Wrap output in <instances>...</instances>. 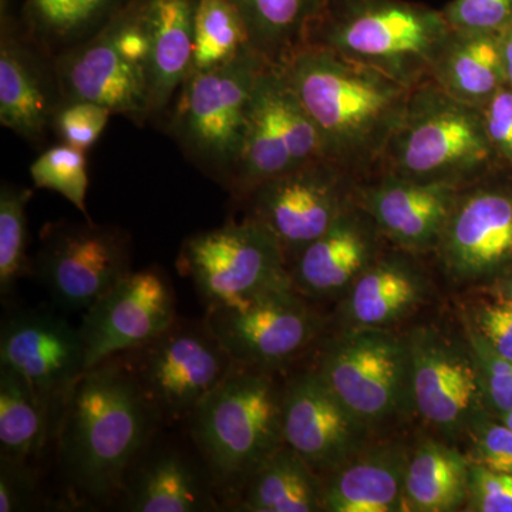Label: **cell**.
I'll use <instances>...</instances> for the list:
<instances>
[{"label": "cell", "mask_w": 512, "mask_h": 512, "mask_svg": "<svg viewBox=\"0 0 512 512\" xmlns=\"http://www.w3.org/2000/svg\"><path fill=\"white\" fill-rule=\"evenodd\" d=\"M359 181L339 164L319 158L266 181L242 202L247 217L278 239L289 266L355 202Z\"/></svg>", "instance_id": "13"}, {"label": "cell", "mask_w": 512, "mask_h": 512, "mask_svg": "<svg viewBox=\"0 0 512 512\" xmlns=\"http://www.w3.org/2000/svg\"><path fill=\"white\" fill-rule=\"evenodd\" d=\"M412 359L413 404L427 423L448 437L471 433L485 402L473 349L433 329L407 338Z\"/></svg>", "instance_id": "18"}, {"label": "cell", "mask_w": 512, "mask_h": 512, "mask_svg": "<svg viewBox=\"0 0 512 512\" xmlns=\"http://www.w3.org/2000/svg\"><path fill=\"white\" fill-rule=\"evenodd\" d=\"M271 66L252 52L191 72L175 100L168 131L185 157L227 190L237 167L259 76Z\"/></svg>", "instance_id": "6"}, {"label": "cell", "mask_w": 512, "mask_h": 512, "mask_svg": "<svg viewBox=\"0 0 512 512\" xmlns=\"http://www.w3.org/2000/svg\"><path fill=\"white\" fill-rule=\"evenodd\" d=\"M507 288H508V293H510V301H512V275H511L510 281H508Z\"/></svg>", "instance_id": "46"}, {"label": "cell", "mask_w": 512, "mask_h": 512, "mask_svg": "<svg viewBox=\"0 0 512 512\" xmlns=\"http://www.w3.org/2000/svg\"><path fill=\"white\" fill-rule=\"evenodd\" d=\"M52 413L32 384L0 366V456L32 461L42 453Z\"/></svg>", "instance_id": "32"}, {"label": "cell", "mask_w": 512, "mask_h": 512, "mask_svg": "<svg viewBox=\"0 0 512 512\" xmlns=\"http://www.w3.org/2000/svg\"><path fill=\"white\" fill-rule=\"evenodd\" d=\"M470 346L480 370L485 400L503 416L512 409V360L498 355L477 330L471 332Z\"/></svg>", "instance_id": "37"}, {"label": "cell", "mask_w": 512, "mask_h": 512, "mask_svg": "<svg viewBox=\"0 0 512 512\" xmlns=\"http://www.w3.org/2000/svg\"><path fill=\"white\" fill-rule=\"evenodd\" d=\"M476 330L498 355L512 360V301L481 309Z\"/></svg>", "instance_id": "43"}, {"label": "cell", "mask_w": 512, "mask_h": 512, "mask_svg": "<svg viewBox=\"0 0 512 512\" xmlns=\"http://www.w3.org/2000/svg\"><path fill=\"white\" fill-rule=\"evenodd\" d=\"M346 316L356 328H384L420 302L424 282L412 262L397 255L377 256L350 286Z\"/></svg>", "instance_id": "27"}, {"label": "cell", "mask_w": 512, "mask_h": 512, "mask_svg": "<svg viewBox=\"0 0 512 512\" xmlns=\"http://www.w3.org/2000/svg\"><path fill=\"white\" fill-rule=\"evenodd\" d=\"M500 168L483 109L454 99L429 80L412 90L377 173L463 188Z\"/></svg>", "instance_id": "5"}, {"label": "cell", "mask_w": 512, "mask_h": 512, "mask_svg": "<svg viewBox=\"0 0 512 512\" xmlns=\"http://www.w3.org/2000/svg\"><path fill=\"white\" fill-rule=\"evenodd\" d=\"M128 232L116 225L59 221L47 224L33 275L62 312H86L130 274Z\"/></svg>", "instance_id": "12"}, {"label": "cell", "mask_w": 512, "mask_h": 512, "mask_svg": "<svg viewBox=\"0 0 512 512\" xmlns=\"http://www.w3.org/2000/svg\"><path fill=\"white\" fill-rule=\"evenodd\" d=\"M63 103L56 59L26 30L2 16L0 39V123L30 143L52 130Z\"/></svg>", "instance_id": "21"}, {"label": "cell", "mask_w": 512, "mask_h": 512, "mask_svg": "<svg viewBox=\"0 0 512 512\" xmlns=\"http://www.w3.org/2000/svg\"><path fill=\"white\" fill-rule=\"evenodd\" d=\"M326 158L311 114L299 100L285 70L268 66L259 76L237 167L227 190L244 201L259 185Z\"/></svg>", "instance_id": "10"}, {"label": "cell", "mask_w": 512, "mask_h": 512, "mask_svg": "<svg viewBox=\"0 0 512 512\" xmlns=\"http://www.w3.org/2000/svg\"><path fill=\"white\" fill-rule=\"evenodd\" d=\"M500 47L505 84L512 89V25L500 33Z\"/></svg>", "instance_id": "44"}, {"label": "cell", "mask_w": 512, "mask_h": 512, "mask_svg": "<svg viewBox=\"0 0 512 512\" xmlns=\"http://www.w3.org/2000/svg\"><path fill=\"white\" fill-rule=\"evenodd\" d=\"M441 12L454 30L501 33L512 25V0H451Z\"/></svg>", "instance_id": "38"}, {"label": "cell", "mask_w": 512, "mask_h": 512, "mask_svg": "<svg viewBox=\"0 0 512 512\" xmlns=\"http://www.w3.org/2000/svg\"><path fill=\"white\" fill-rule=\"evenodd\" d=\"M164 426L119 356L90 367L67 397L57 464L77 503L119 498L128 468Z\"/></svg>", "instance_id": "1"}, {"label": "cell", "mask_w": 512, "mask_h": 512, "mask_svg": "<svg viewBox=\"0 0 512 512\" xmlns=\"http://www.w3.org/2000/svg\"><path fill=\"white\" fill-rule=\"evenodd\" d=\"M382 238L357 201L289 265L293 288L311 298L339 295L379 256Z\"/></svg>", "instance_id": "23"}, {"label": "cell", "mask_w": 512, "mask_h": 512, "mask_svg": "<svg viewBox=\"0 0 512 512\" xmlns=\"http://www.w3.org/2000/svg\"><path fill=\"white\" fill-rule=\"evenodd\" d=\"M467 500L470 511L512 512V474L471 464Z\"/></svg>", "instance_id": "40"}, {"label": "cell", "mask_w": 512, "mask_h": 512, "mask_svg": "<svg viewBox=\"0 0 512 512\" xmlns=\"http://www.w3.org/2000/svg\"><path fill=\"white\" fill-rule=\"evenodd\" d=\"M470 466L446 444L426 441L413 454L404 481V511H456L466 503Z\"/></svg>", "instance_id": "30"}, {"label": "cell", "mask_w": 512, "mask_h": 512, "mask_svg": "<svg viewBox=\"0 0 512 512\" xmlns=\"http://www.w3.org/2000/svg\"><path fill=\"white\" fill-rule=\"evenodd\" d=\"M488 138L501 164L512 171V89L504 86L483 107Z\"/></svg>", "instance_id": "42"}, {"label": "cell", "mask_w": 512, "mask_h": 512, "mask_svg": "<svg viewBox=\"0 0 512 512\" xmlns=\"http://www.w3.org/2000/svg\"><path fill=\"white\" fill-rule=\"evenodd\" d=\"M150 40L153 119L161 117L192 70L194 0H141Z\"/></svg>", "instance_id": "25"}, {"label": "cell", "mask_w": 512, "mask_h": 512, "mask_svg": "<svg viewBox=\"0 0 512 512\" xmlns=\"http://www.w3.org/2000/svg\"><path fill=\"white\" fill-rule=\"evenodd\" d=\"M316 372L369 427L413 404L409 342L382 328H356L330 340Z\"/></svg>", "instance_id": "11"}, {"label": "cell", "mask_w": 512, "mask_h": 512, "mask_svg": "<svg viewBox=\"0 0 512 512\" xmlns=\"http://www.w3.org/2000/svg\"><path fill=\"white\" fill-rule=\"evenodd\" d=\"M163 424H185L235 366L205 320L178 318L163 335L119 356Z\"/></svg>", "instance_id": "8"}, {"label": "cell", "mask_w": 512, "mask_h": 512, "mask_svg": "<svg viewBox=\"0 0 512 512\" xmlns=\"http://www.w3.org/2000/svg\"><path fill=\"white\" fill-rule=\"evenodd\" d=\"M369 426L350 412L318 372L284 386L282 437L319 474H329L367 446Z\"/></svg>", "instance_id": "19"}, {"label": "cell", "mask_w": 512, "mask_h": 512, "mask_svg": "<svg viewBox=\"0 0 512 512\" xmlns=\"http://www.w3.org/2000/svg\"><path fill=\"white\" fill-rule=\"evenodd\" d=\"M430 80L454 99L483 109L505 84L500 33L454 30Z\"/></svg>", "instance_id": "26"}, {"label": "cell", "mask_w": 512, "mask_h": 512, "mask_svg": "<svg viewBox=\"0 0 512 512\" xmlns=\"http://www.w3.org/2000/svg\"><path fill=\"white\" fill-rule=\"evenodd\" d=\"M39 500V476L30 461L0 456V512L33 510Z\"/></svg>", "instance_id": "39"}, {"label": "cell", "mask_w": 512, "mask_h": 512, "mask_svg": "<svg viewBox=\"0 0 512 512\" xmlns=\"http://www.w3.org/2000/svg\"><path fill=\"white\" fill-rule=\"evenodd\" d=\"M56 72L63 101H92L137 126L153 119L141 0H131L92 39L57 56Z\"/></svg>", "instance_id": "7"}, {"label": "cell", "mask_w": 512, "mask_h": 512, "mask_svg": "<svg viewBox=\"0 0 512 512\" xmlns=\"http://www.w3.org/2000/svg\"><path fill=\"white\" fill-rule=\"evenodd\" d=\"M474 437L473 464L488 468L495 473L512 474V429L505 424L481 420L471 430Z\"/></svg>", "instance_id": "41"}, {"label": "cell", "mask_w": 512, "mask_h": 512, "mask_svg": "<svg viewBox=\"0 0 512 512\" xmlns=\"http://www.w3.org/2000/svg\"><path fill=\"white\" fill-rule=\"evenodd\" d=\"M410 454L399 444L365 447L323 481L322 511H404Z\"/></svg>", "instance_id": "24"}, {"label": "cell", "mask_w": 512, "mask_h": 512, "mask_svg": "<svg viewBox=\"0 0 512 512\" xmlns=\"http://www.w3.org/2000/svg\"><path fill=\"white\" fill-rule=\"evenodd\" d=\"M113 111L92 101H63L52 120V130L64 144L87 151L99 141Z\"/></svg>", "instance_id": "36"}, {"label": "cell", "mask_w": 512, "mask_h": 512, "mask_svg": "<svg viewBox=\"0 0 512 512\" xmlns=\"http://www.w3.org/2000/svg\"><path fill=\"white\" fill-rule=\"evenodd\" d=\"M458 190L376 173L359 181L356 201L390 244L407 254H423L439 244Z\"/></svg>", "instance_id": "22"}, {"label": "cell", "mask_w": 512, "mask_h": 512, "mask_svg": "<svg viewBox=\"0 0 512 512\" xmlns=\"http://www.w3.org/2000/svg\"><path fill=\"white\" fill-rule=\"evenodd\" d=\"M451 278L477 282L512 268V171L507 167L458 190L434 249Z\"/></svg>", "instance_id": "15"}, {"label": "cell", "mask_w": 512, "mask_h": 512, "mask_svg": "<svg viewBox=\"0 0 512 512\" xmlns=\"http://www.w3.org/2000/svg\"><path fill=\"white\" fill-rule=\"evenodd\" d=\"M177 268L194 285L205 311L292 284L278 239L249 217L185 239Z\"/></svg>", "instance_id": "9"}, {"label": "cell", "mask_w": 512, "mask_h": 512, "mask_svg": "<svg viewBox=\"0 0 512 512\" xmlns=\"http://www.w3.org/2000/svg\"><path fill=\"white\" fill-rule=\"evenodd\" d=\"M282 69L318 127L325 157L357 180L376 174L413 89L318 45Z\"/></svg>", "instance_id": "2"}, {"label": "cell", "mask_w": 512, "mask_h": 512, "mask_svg": "<svg viewBox=\"0 0 512 512\" xmlns=\"http://www.w3.org/2000/svg\"><path fill=\"white\" fill-rule=\"evenodd\" d=\"M272 373L235 363L185 423L225 507H232L252 474L284 446V386Z\"/></svg>", "instance_id": "3"}, {"label": "cell", "mask_w": 512, "mask_h": 512, "mask_svg": "<svg viewBox=\"0 0 512 512\" xmlns=\"http://www.w3.org/2000/svg\"><path fill=\"white\" fill-rule=\"evenodd\" d=\"M30 177L35 187L63 195L90 220L86 202L89 190L86 151L64 143L50 147L30 165Z\"/></svg>", "instance_id": "35"}, {"label": "cell", "mask_w": 512, "mask_h": 512, "mask_svg": "<svg viewBox=\"0 0 512 512\" xmlns=\"http://www.w3.org/2000/svg\"><path fill=\"white\" fill-rule=\"evenodd\" d=\"M252 50L247 25L231 0H197L191 72L217 69Z\"/></svg>", "instance_id": "33"}, {"label": "cell", "mask_w": 512, "mask_h": 512, "mask_svg": "<svg viewBox=\"0 0 512 512\" xmlns=\"http://www.w3.org/2000/svg\"><path fill=\"white\" fill-rule=\"evenodd\" d=\"M245 25L252 46L266 62L284 67L309 46L313 29L328 0H231Z\"/></svg>", "instance_id": "29"}, {"label": "cell", "mask_w": 512, "mask_h": 512, "mask_svg": "<svg viewBox=\"0 0 512 512\" xmlns=\"http://www.w3.org/2000/svg\"><path fill=\"white\" fill-rule=\"evenodd\" d=\"M205 323L237 365L275 372L309 348L322 322L293 285L205 311Z\"/></svg>", "instance_id": "14"}, {"label": "cell", "mask_w": 512, "mask_h": 512, "mask_svg": "<svg viewBox=\"0 0 512 512\" xmlns=\"http://www.w3.org/2000/svg\"><path fill=\"white\" fill-rule=\"evenodd\" d=\"M131 0H28L26 32L49 55L92 39Z\"/></svg>", "instance_id": "31"}, {"label": "cell", "mask_w": 512, "mask_h": 512, "mask_svg": "<svg viewBox=\"0 0 512 512\" xmlns=\"http://www.w3.org/2000/svg\"><path fill=\"white\" fill-rule=\"evenodd\" d=\"M177 319L168 275L157 266L131 271L83 313L87 369L147 345Z\"/></svg>", "instance_id": "17"}, {"label": "cell", "mask_w": 512, "mask_h": 512, "mask_svg": "<svg viewBox=\"0 0 512 512\" xmlns=\"http://www.w3.org/2000/svg\"><path fill=\"white\" fill-rule=\"evenodd\" d=\"M33 191L22 185L3 184L0 190V295L3 301L16 285L33 275L28 258V205Z\"/></svg>", "instance_id": "34"}, {"label": "cell", "mask_w": 512, "mask_h": 512, "mask_svg": "<svg viewBox=\"0 0 512 512\" xmlns=\"http://www.w3.org/2000/svg\"><path fill=\"white\" fill-rule=\"evenodd\" d=\"M119 500L131 512H215L225 507L200 453L158 433L128 468Z\"/></svg>", "instance_id": "20"}, {"label": "cell", "mask_w": 512, "mask_h": 512, "mask_svg": "<svg viewBox=\"0 0 512 512\" xmlns=\"http://www.w3.org/2000/svg\"><path fill=\"white\" fill-rule=\"evenodd\" d=\"M0 366L32 384L57 430L67 397L87 370L80 329L52 309L6 312L0 326Z\"/></svg>", "instance_id": "16"}, {"label": "cell", "mask_w": 512, "mask_h": 512, "mask_svg": "<svg viewBox=\"0 0 512 512\" xmlns=\"http://www.w3.org/2000/svg\"><path fill=\"white\" fill-rule=\"evenodd\" d=\"M322 491L319 474L284 444L252 474L231 510L318 512L322 511Z\"/></svg>", "instance_id": "28"}, {"label": "cell", "mask_w": 512, "mask_h": 512, "mask_svg": "<svg viewBox=\"0 0 512 512\" xmlns=\"http://www.w3.org/2000/svg\"><path fill=\"white\" fill-rule=\"evenodd\" d=\"M503 421L505 426H508L510 429H512V409L510 412L503 414Z\"/></svg>", "instance_id": "45"}, {"label": "cell", "mask_w": 512, "mask_h": 512, "mask_svg": "<svg viewBox=\"0 0 512 512\" xmlns=\"http://www.w3.org/2000/svg\"><path fill=\"white\" fill-rule=\"evenodd\" d=\"M441 10L410 0H328L309 45L328 47L414 89L450 39Z\"/></svg>", "instance_id": "4"}]
</instances>
